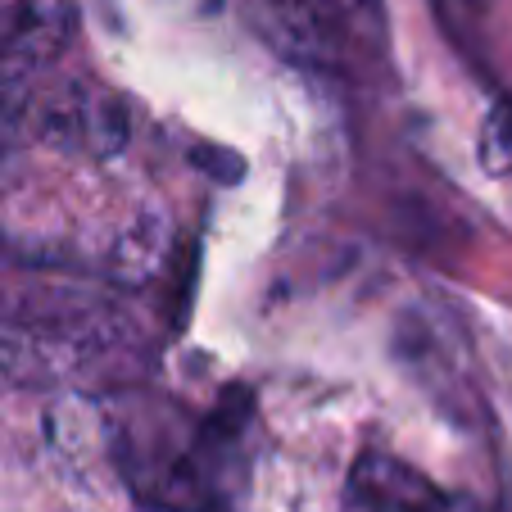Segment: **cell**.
<instances>
[{
	"label": "cell",
	"instance_id": "6da1fadb",
	"mask_svg": "<svg viewBox=\"0 0 512 512\" xmlns=\"http://www.w3.org/2000/svg\"><path fill=\"white\" fill-rule=\"evenodd\" d=\"M114 458L141 503L159 512H227L245 485V404L195 413L136 399L114 422Z\"/></svg>",
	"mask_w": 512,
	"mask_h": 512
},
{
	"label": "cell",
	"instance_id": "7a4b0ae2",
	"mask_svg": "<svg viewBox=\"0 0 512 512\" xmlns=\"http://www.w3.org/2000/svg\"><path fill=\"white\" fill-rule=\"evenodd\" d=\"M132 322L82 290H0V381L87 386L123 381Z\"/></svg>",
	"mask_w": 512,
	"mask_h": 512
},
{
	"label": "cell",
	"instance_id": "3957f363",
	"mask_svg": "<svg viewBox=\"0 0 512 512\" xmlns=\"http://www.w3.org/2000/svg\"><path fill=\"white\" fill-rule=\"evenodd\" d=\"M245 23L254 37L309 73H331L345 59V10L340 0H245Z\"/></svg>",
	"mask_w": 512,
	"mask_h": 512
},
{
	"label": "cell",
	"instance_id": "277c9868",
	"mask_svg": "<svg viewBox=\"0 0 512 512\" xmlns=\"http://www.w3.org/2000/svg\"><path fill=\"white\" fill-rule=\"evenodd\" d=\"M73 0H0V105L14 100L73 41Z\"/></svg>",
	"mask_w": 512,
	"mask_h": 512
},
{
	"label": "cell",
	"instance_id": "5b68a950",
	"mask_svg": "<svg viewBox=\"0 0 512 512\" xmlns=\"http://www.w3.org/2000/svg\"><path fill=\"white\" fill-rule=\"evenodd\" d=\"M345 512H481L472 499L445 490L440 481H431L426 472H417L413 463L395 454L368 449L358 454L354 467L345 476Z\"/></svg>",
	"mask_w": 512,
	"mask_h": 512
},
{
	"label": "cell",
	"instance_id": "8992f818",
	"mask_svg": "<svg viewBox=\"0 0 512 512\" xmlns=\"http://www.w3.org/2000/svg\"><path fill=\"white\" fill-rule=\"evenodd\" d=\"M37 132L64 150H114L123 141V109L109 96L68 87L41 105Z\"/></svg>",
	"mask_w": 512,
	"mask_h": 512
},
{
	"label": "cell",
	"instance_id": "52a82bcc",
	"mask_svg": "<svg viewBox=\"0 0 512 512\" xmlns=\"http://www.w3.org/2000/svg\"><path fill=\"white\" fill-rule=\"evenodd\" d=\"M476 155H481L485 173H494V177H508L512 173V96H503L499 105L485 114Z\"/></svg>",
	"mask_w": 512,
	"mask_h": 512
},
{
	"label": "cell",
	"instance_id": "ba28073f",
	"mask_svg": "<svg viewBox=\"0 0 512 512\" xmlns=\"http://www.w3.org/2000/svg\"><path fill=\"white\" fill-rule=\"evenodd\" d=\"M358 5H363V0H358Z\"/></svg>",
	"mask_w": 512,
	"mask_h": 512
}]
</instances>
